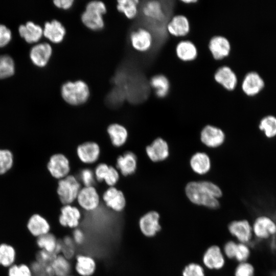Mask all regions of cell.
<instances>
[{"label":"cell","mask_w":276,"mask_h":276,"mask_svg":"<svg viewBox=\"0 0 276 276\" xmlns=\"http://www.w3.org/2000/svg\"><path fill=\"white\" fill-rule=\"evenodd\" d=\"M186 194L192 203L210 209L220 206L218 198L222 192L216 184L209 181H191L185 187Z\"/></svg>","instance_id":"cell-1"},{"label":"cell","mask_w":276,"mask_h":276,"mask_svg":"<svg viewBox=\"0 0 276 276\" xmlns=\"http://www.w3.org/2000/svg\"><path fill=\"white\" fill-rule=\"evenodd\" d=\"M63 100L68 104L80 105L85 103L90 96L88 85L82 80L68 81L64 83L61 89Z\"/></svg>","instance_id":"cell-2"},{"label":"cell","mask_w":276,"mask_h":276,"mask_svg":"<svg viewBox=\"0 0 276 276\" xmlns=\"http://www.w3.org/2000/svg\"><path fill=\"white\" fill-rule=\"evenodd\" d=\"M106 13L105 4L98 1L89 2L81 15L83 24L93 31L101 30L104 26L103 15Z\"/></svg>","instance_id":"cell-3"},{"label":"cell","mask_w":276,"mask_h":276,"mask_svg":"<svg viewBox=\"0 0 276 276\" xmlns=\"http://www.w3.org/2000/svg\"><path fill=\"white\" fill-rule=\"evenodd\" d=\"M80 185L73 175H68L58 181L57 194L61 203L71 204L77 199Z\"/></svg>","instance_id":"cell-4"},{"label":"cell","mask_w":276,"mask_h":276,"mask_svg":"<svg viewBox=\"0 0 276 276\" xmlns=\"http://www.w3.org/2000/svg\"><path fill=\"white\" fill-rule=\"evenodd\" d=\"M191 30L189 19L182 14L173 15L166 24V31L171 36L185 39L190 33Z\"/></svg>","instance_id":"cell-5"},{"label":"cell","mask_w":276,"mask_h":276,"mask_svg":"<svg viewBox=\"0 0 276 276\" xmlns=\"http://www.w3.org/2000/svg\"><path fill=\"white\" fill-rule=\"evenodd\" d=\"M160 215L155 211H150L139 219V227L141 233L146 237L155 236L161 228Z\"/></svg>","instance_id":"cell-6"},{"label":"cell","mask_w":276,"mask_h":276,"mask_svg":"<svg viewBox=\"0 0 276 276\" xmlns=\"http://www.w3.org/2000/svg\"><path fill=\"white\" fill-rule=\"evenodd\" d=\"M208 49L213 58L218 61L228 57L231 52V44L228 39L221 35H215L209 40Z\"/></svg>","instance_id":"cell-7"},{"label":"cell","mask_w":276,"mask_h":276,"mask_svg":"<svg viewBox=\"0 0 276 276\" xmlns=\"http://www.w3.org/2000/svg\"><path fill=\"white\" fill-rule=\"evenodd\" d=\"M213 77L215 81L227 91H233L238 86V76L227 65L219 67L215 72Z\"/></svg>","instance_id":"cell-8"},{"label":"cell","mask_w":276,"mask_h":276,"mask_svg":"<svg viewBox=\"0 0 276 276\" xmlns=\"http://www.w3.org/2000/svg\"><path fill=\"white\" fill-rule=\"evenodd\" d=\"M130 39L132 47L140 52L149 51L153 44V37L148 29L140 28L133 31L130 34Z\"/></svg>","instance_id":"cell-9"},{"label":"cell","mask_w":276,"mask_h":276,"mask_svg":"<svg viewBox=\"0 0 276 276\" xmlns=\"http://www.w3.org/2000/svg\"><path fill=\"white\" fill-rule=\"evenodd\" d=\"M77 200L81 208L88 212L95 211L100 204V197L94 186L80 189Z\"/></svg>","instance_id":"cell-10"},{"label":"cell","mask_w":276,"mask_h":276,"mask_svg":"<svg viewBox=\"0 0 276 276\" xmlns=\"http://www.w3.org/2000/svg\"><path fill=\"white\" fill-rule=\"evenodd\" d=\"M81 218V213L77 207L64 205L60 209L58 222L63 227L74 229L78 227Z\"/></svg>","instance_id":"cell-11"},{"label":"cell","mask_w":276,"mask_h":276,"mask_svg":"<svg viewBox=\"0 0 276 276\" xmlns=\"http://www.w3.org/2000/svg\"><path fill=\"white\" fill-rule=\"evenodd\" d=\"M47 168L51 175L57 179L65 177L70 171L69 161L62 154L52 155L50 158Z\"/></svg>","instance_id":"cell-12"},{"label":"cell","mask_w":276,"mask_h":276,"mask_svg":"<svg viewBox=\"0 0 276 276\" xmlns=\"http://www.w3.org/2000/svg\"><path fill=\"white\" fill-rule=\"evenodd\" d=\"M225 134L219 128L211 125L205 126L200 133L202 143L208 147L216 148L224 142Z\"/></svg>","instance_id":"cell-13"},{"label":"cell","mask_w":276,"mask_h":276,"mask_svg":"<svg viewBox=\"0 0 276 276\" xmlns=\"http://www.w3.org/2000/svg\"><path fill=\"white\" fill-rule=\"evenodd\" d=\"M204 265L210 269H220L225 264L224 255L220 247L217 245L209 247L202 256Z\"/></svg>","instance_id":"cell-14"},{"label":"cell","mask_w":276,"mask_h":276,"mask_svg":"<svg viewBox=\"0 0 276 276\" xmlns=\"http://www.w3.org/2000/svg\"><path fill=\"white\" fill-rule=\"evenodd\" d=\"M241 86L244 94L251 97L257 95L262 90L264 86V82L258 73L251 71L245 75Z\"/></svg>","instance_id":"cell-15"},{"label":"cell","mask_w":276,"mask_h":276,"mask_svg":"<svg viewBox=\"0 0 276 276\" xmlns=\"http://www.w3.org/2000/svg\"><path fill=\"white\" fill-rule=\"evenodd\" d=\"M106 205L116 212H121L125 209L126 199L123 193L117 188L111 187L103 195Z\"/></svg>","instance_id":"cell-16"},{"label":"cell","mask_w":276,"mask_h":276,"mask_svg":"<svg viewBox=\"0 0 276 276\" xmlns=\"http://www.w3.org/2000/svg\"><path fill=\"white\" fill-rule=\"evenodd\" d=\"M146 152L151 160L153 162L163 161L169 155L167 142L161 137H157L146 147Z\"/></svg>","instance_id":"cell-17"},{"label":"cell","mask_w":276,"mask_h":276,"mask_svg":"<svg viewBox=\"0 0 276 276\" xmlns=\"http://www.w3.org/2000/svg\"><path fill=\"white\" fill-rule=\"evenodd\" d=\"M228 229L241 243H247L251 238L252 227L247 220L232 221L228 225Z\"/></svg>","instance_id":"cell-18"},{"label":"cell","mask_w":276,"mask_h":276,"mask_svg":"<svg viewBox=\"0 0 276 276\" xmlns=\"http://www.w3.org/2000/svg\"><path fill=\"white\" fill-rule=\"evenodd\" d=\"M175 52L178 59L183 62H191L198 56L197 47L188 39L180 40L176 45Z\"/></svg>","instance_id":"cell-19"},{"label":"cell","mask_w":276,"mask_h":276,"mask_svg":"<svg viewBox=\"0 0 276 276\" xmlns=\"http://www.w3.org/2000/svg\"><path fill=\"white\" fill-rule=\"evenodd\" d=\"M166 8L159 1H149L143 6L142 12L145 16L157 23L163 22L166 18Z\"/></svg>","instance_id":"cell-20"},{"label":"cell","mask_w":276,"mask_h":276,"mask_svg":"<svg viewBox=\"0 0 276 276\" xmlns=\"http://www.w3.org/2000/svg\"><path fill=\"white\" fill-rule=\"evenodd\" d=\"M52 54V48L47 42L37 44L30 50V57L32 62L39 67L45 66Z\"/></svg>","instance_id":"cell-21"},{"label":"cell","mask_w":276,"mask_h":276,"mask_svg":"<svg viewBox=\"0 0 276 276\" xmlns=\"http://www.w3.org/2000/svg\"><path fill=\"white\" fill-rule=\"evenodd\" d=\"M252 229L258 238L266 239L276 233V224L267 216H260L255 220Z\"/></svg>","instance_id":"cell-22"},{"label":"cell","mask_w":276,"mask_h":276,"mask_svg":"<svg viewBox=\"0 0 276 276\" xmlns=\"http://www.w3.org/2000/svg\"><path fill=\"white\" fill-rule=\"evenodd\" d=\"M27 227L31 234L36 238L50 233L51 230L49 221L38 214H33L30 217Z\"/></svg>","instance_id":"cell-23"},{"label":"cell","mask_w":276,"mask_h":276,"mask_svg":"<svg viewBox=\"0 0 276 276\" xmlns=\"http://www.w3.org/2000/svg\"><path fill=\"white\" fill-rule=\"evenodd\" d=\"M65 34L64 27L58 20H53L45 23L43 35L53 43H59L62 42Z\"/></svg>","instance_id":"cell-24"},{"label":"cell","mask_w":276,"mask_h":276,"mask_svg":"<svg viewBox=\"0 0 276 276\" xmlns=\"http://www.w3.org/2000/svg\"><path fill=\"white\" fill-rule=\"evenodd\" d=\"M77 152L81 162L85 164H92L98 160L100 150L96 143L88 142L80 145L77 148Z\"/></svg>","instance_id":"cell-25"},{"label":"cell","mask_w":276,"mask_h":276,"mask_svg":"<svg viewBox=\"0 0 276 276\" xmlns=\"http://www.w3.org/2000/svg\"><path fill=\"white\" fill-rule=\"evenodd\" d=\"M75 269L80 276H92L96 270L97 262L91 256L79 254L76 257Z\"/></svg>","instance_id":"cell-26"},{"label":"cell","mask_w":276,"mask_h":276,"mask_svg":"<svg viewBox=\"0 0 276 276\" xmlns=\"http://www.w3.org/2000/svg\"><path fill=\"white\" fill-rule=\"evenodd\" d=\"M95 177L99 181H105L109 186L113 187L118 181L119 175L117 170L111 166L102 163L97 166L95 172Z\"/></svg>","instance_id":"cell-27"},{"label":"cell","mask_w":276,"mask_h":276,"mask_svg":"<svg viewBox=\"0 0 276 276\" xmlns=\"http://www.w3.org/2000/svg\"><path fill=\"white\" fill-rule=\"evenodd\" d=\"M18 31L20 36L28 43L37 42L43 35V29L32 21L20 25Z\"/></svg>","instance_id":"cell-28"},{"label":"cell","mask_w":276,"mask_h":276,"mask_svg":"<svg viewBox=\"0 0 276 276\" xmlns=\"http://www.w3.org/2000/svg\"><path fill=\"white\" fill-rule=\"evenodd\" d=\"M190 164L193 171L196 173L203 175L208 173L211 169V160L207 154L198 152L190 158Z\"/></svg>","instance_id":"cell-29"},{"label":"cell","mask_w":276,"mask_h":276,"mask_svg":"<svg viewBox=\"0 0 276 276\" xmlns=\"http://www.w3.org/2000/svg\"><path fill=\"white\" fill-rule=\"evenodd\" d=\"M150 84L158 98L164 99L168 96L170 83L168 78L164 74H158L152 76L150 80Z\"/></svg>","instance_id":"cell-30"},{"label":"cell","mask_w":276,"mask_h":276,"mask_svg":"<svg viewBox=\"0 0 276 276\" xmlns=\"http://www.w3.org/2000/svg\"><path fill=\"white\" fill-rule=\"evenodd\" d=\"M136 157L130 151L119 156L117 160V167L124 176L133 174L136 170Z\"/></svg>","instance_id":"cell-31"},{"label":"cell","mask_w":276,"mask_h":276,"mask_svg":"<svg viewBox=\"0 0 276 276\" xmlns=\"http://www.w3.org/2000/svg\"><path fill=\"white\" fill-rule=\"evenodd\" d=\"M107 132L114 146H122L127 141V131L120 124L114 123L110 125L107 128Z\"/></svg>","instance_id":"cell-32"},{"label":"cell","mask_w":276,"mask_h":276,"mask_svg":"<svg viewBox=\"0 0 276 276\" xmlns=\"http://www.w3.org/2000/svg\"><path fill=\"white\" fill-rule=\"evenodd\" d=\"M52 269L54 276H68L72 270V265L69 260L61 254L57 255L52 264Z\"/></svg>","instance_id":"cell-33"},{"label":"cell","mask_w":276,"mask_h":276,"mask_svg":"<svg viewBox=\"0 0 276 276\" xmlns=\"http://www.w3.org/2000/svg\"><path fill=\"white\" fill-rule=\"evenodd\" d=\"M58 243V240L56 236L52 233H49L37 238L36 244L40 250L49 252H55ZM58 255V254H57Z\"/></svg>","instance_id":"cell-34"},{"label":"cell","mask_w":276,"mask_h":276,"mask_svg":"<svg viewBox=\"0 0 276 276\" xmlns=\"http://www.w3.org/2000/svg\"><path fill=\"white\" fill-rule=\"evenodd\" d=\"M16 252L15 248L6 243L0 244V265L9 267L14 264Z\"/></svg>","instance_id":"cell-35"},{"label":"cell","mask_w":276,"mask_h":276,"mask_svg":"<svg viewBox=\"0 0 276 276\" xmlns=\"http://www.w3.org/2000/svg\"><path fill=\"white\" fill-rule=\"evenodd\" d=\"M139 3V1L137 0L118 1L117 8L119 12L123 13L127 18L132 19L137 14Z\"/></svg>","instance_id":"cell-36"},{"label":"cell","mask_w":276,"mask_h":276,"mask_svg":"<svg viewBox=\"0 0 276 276\" xmlns=\"http://www.w3.org/2000/svg\"><path fill=\"white\" fill-rule=\"evenodd\" d=\"M14 71L15 65L13 59L8 55H0V79L11 76Z\"/></svg>","instance_id":"cell-37"},{"label":"cell","mask_w":276,"mask_h":276,"mask_svg":"<svg viewBox=\"0 0 276 276\" xmlns=\"http://www.w3.org/2000/svg\"><path fill=\"white\" fill-rule=\"evenodd\" d=\"M259 129L263 131L265 135L269 138L276 135V117L267 116L264 117L260 121Z\"/></svg>","instance_id":"cell-38"},{"label":"cell","mask_w":276,"mask_h":276,"mask_svg":"<svg viewBox=\"0 0 276 276\" xmlns=\"http://www.w3.org/2000/svg\"><path fill=\"white\" fill-rule=\"evenodd\" d=\"M13 164L12 152L7 149H0V175L8 172Z\"/></svg>","instance_id":"cell-39"},{"label":"cell","mask_w":276,"mask_h":276,"mask_svg":"<svg viewBox=\"0 0 276 276\" xmlns=\"http://www.w3.org/2000/svg\"><path fill=\"white\" fill-rule=\"evenodd\" d=\"M61 244V254L68 260L73 258L75 254V244L72 237L66 236L60 240Z\"/></svg>","instance_id":"cell-40"},{"label":"cell","mask_w":276,"mask_h":276,"mask_svg":"<svg viewBox=\"0 0 276 276\" xmlns=\"http://www.w3.org/2000/svg\"><path fill=\"white\" fill-rule=\"evenodd\" d=\"M57 255V254L55 252H49L43 250H40L36 255V261L53 273L51 266Z\"/></svg>","instance_id":"cell-41"},{"label":"cell","mask_w":276,"mask_h":276,"mask_svg":"<svg viewBox=\"0 0 276 276\" xmlns=\"http://www.w3.org/2000/svg\"><path fill=\"white\" fill-rule=\"evenodd\" d=\"M182 276H205L203 267L196 263H191L187 265L182 272Z\"/></svg>","instance_id":"cell-42"},{"label":"cell","mask_w":276,"mask_h":276,"mask_svg":"<svg viewBox=\"0 0 276 276\" xmlns=\"http://www.w3.org/2000/svg\"><path fill=\"white\" fill-rule=\"evenodd\" d=\"M254 268L249 263L244 262L240 263L235 271V276H254Z\"/></svg>","instance_id":"cell-43"},{"label":"cell","mask_w":276,"mask_h":276,"mask_svg":"<svg viewBox=\"0 0 276 276\" xmlns=\"http://www.w3.org/2000/svg\"><path fill=\"white\" fill-rule=\"evenodd\" d=\"M250 255V250L248 246L243 243H238L235 259L239 262H244L248 259Z\"/></svg>","instance_id":"cell-44"},{"label":"cell","mask_w":276,"mask_h":276,"mask_svg":"<svg viewBox=\"0 0 276 276\" xmlns=\"http://www.w3.org/2000/svg\"><path fill=\"white\" fill-rule=\"evenodd\" d=\"M33 276H54L52 271L37 261L31 266Z\"/></svg>","instance_id":"cell-45"},{"label":"cell","mask_w":276,"mask_h":276,"mask_svg":"<svg viewBox=\"0 0 276 276\" xmlns=\"http://www.w3.org/2000/svg\"><path fill=\"white\" fill-rule=\"evenodd\" d=\"M11 30L5 25L0 24V48L6 45L11 40Z\"/></svg>","instance_id":"cell-46"},{"label":"cell","mask_w":276,"mask_h":276,"mask_svg":"<svg viewBox=\"0 0 276 276\" xmlns=\"http://www.w3.org/2000/svg\"><path fill=\"white\" fill-rule=\"evenodd\" d=\"M237 243L233 240L226 242L224 246L223 252L224 255L229 259H235Z\"/></svg>","instance_id":"cell-47"},{"label":"cell","mask_w":276,"mask_h":276,"mask_svg":"<svg viewBox=\"0 0 276 276\" xmlns=\"http://www.w3.org/2000/svg\"><path fill=\"white\" fill-rule=\"evenodd\" d=\"M81 178L85 187L93 186L95 182L94 174L88 169H85L81 172Z\"/></svg>","instance_id":"cell-48"},{"label":"cell","mask_w":276,"mask_h":276,"mask_svg":"<svg viewBox=\"0 0 276 276\" xmlns=\"http://www.w3.org/2000/svg\"><path fill=\"white\" fill-rule=\"evenodd\" d=\"M71 237L74 242L77 245H82L86 239L84 231L79 227L73 229Z\"/></svg>","instance_id":"cell-49"},{"label":"cell","mask_w":276,"mask_h":276,"mask_svg":"<svg viewBox=\"0 0 276 276\" xmlns=\"http://www.w3.org/2000/svg\"><path fill=\"white\" fill-rule=\"evenodd\" d=\"M54 4L58 8L63 10H68L73 5V0H55L53 1Z\"/></svg>","instance_id":"cell-50"},{"label":"cell","mask_w":276,"mask_h":276,"mask_svg":"<svg viewBox=\"0 0 276 276\" xmlns=\"http://www.w3.org/2000/svg\"><path fill=\"white\" fill-rule=\"evenodd\" d=\"M18 265L19 269V276H33L31 267H29L25 264H21Z\"/></svg>","instance_id":"cell-51"},{"label":"cell","mask_w":276,"mask_h":276,"mask_svg":"<svg viewBox=\"0 0 276 276\" xmlns=\"http://www.w3.org/2000/svg\"><path fill=\"white\" fill-rule=\"evenodd\" d=\"M8 276H19V265L13 264L9 267Z\"/></svg>","instance_id":"cell-52"},{"label":"cell","mask_w":276,"mask_h":276,"mask_svg":"<svg viewBox=\"0 0 276 276\" xmlns=\"http://www.w3.org/2000/svg\"><path fill=\"white\" fill-rule=\"evenodd\" d=\"M68 276H75V275H68Z\"/></svg>","instance_id":"cell-53"}]
</instances>
